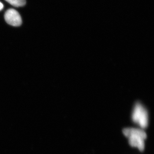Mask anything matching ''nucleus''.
<instances>
[{
    "mask_svg": "<svg viewBox=\"0 0 154 154\" xmlns=\"http://www.w3.org/2000/svg\"><path fill=\"white\" fill-rule=\"evenodd\" d=\"M123 133L128 138L129 143L131 146L137 148L140 151L144 149V140L146 134L143 130L135 128H126L123 130Z\"/></svg>",
    "mask_w": 154,
    "mask_h": 154,
    "instance_id": "1",
    "label": "nucleus"
},
{
    "mask_svg": "<svg viewBox=\"0 0 154 154\" xmlns=\"http://www.w3.org/2000/svg\"><path fill=\"white\" fill-rule=\"evenodd\" d=\"M132 118L135 123H137L143 128H146L148 124V115L146 110L140 103L135 105Z\"/></svg>",
    "mask_w": 154,
    "mask_h": 154,
    "instance_id": "2",
    "label": "nucleus"
},
{
    "mask_svg": "<svg viewBox=\"0 0 154 154\" xmlns=\"http://www.w3.org/2000/svg\"><path fill=\"white\" fill-rule=\"evenodd\" d=\"M6 22L13 26H19L22 24V19L19 12L14 9L6 11L5 15Z\"/></svg>",
    "mask_w": 154,
    "mask_h": 154,
    "instance_id": "3",
    "label": "nucleus"
},
{
    "mask_svg": "<svg viewBox=\"0 0 154 154\" xmlns=\"http://www.w3.org/2000/svg\"><path fill=\"white\" fill-rule=\"evenodd\" d=\"M11 5L15 7H22L26 4V0H5Z\"/></svg>",
    "mask_w": 154,
    "mask_h": 154,
    "instance_id": "4",
    "label": "nucleus"
},
{
    "mask_svg": "<svg viewBox=\"0 0 154 154\" xmlns=\"http://www.w3.org/2000/svg\"><path fill=\"white\" fill-rule=\"evenodd\" d=\"M3 8H4V5H3L2 3L0 2V11H2Z\"/></svg>",
    "mask_w": 154,
    "mask_h": 154,
    "instance_id": "5",
    "label": "nucleus"
}]
</instances>
